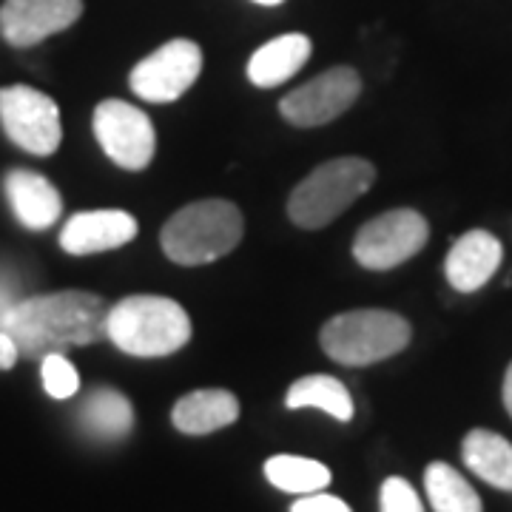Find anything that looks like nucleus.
Returning <instances> with one entry per match:
<instances>
[{
    "mask_svg": "<svg viewBox=\"0 0 512 512\" xmlns=\"http://www.w3.org/2000/svg\"><path fill=\"white\" fill-rule=\"evenodd\" d=\"M239 419V402L228 390H194L171 410L174 427L185 436H208Z\"/></svg>",
    "mask_w": 512,
    "mask_h": 512,
    "instance_id": "16",
    "label": "nucleus"
},
{
    "mask_svg": "<svg viewBox=\"0 0 512 512\" xmlns=\"http://www.w3.org/2000/svg\"><path fill=\"white\" fill-rule=\"evenodd\" d=\"M18 302H20L18 282H15L12 276L0 274V328H3L6 316H9V311H12Z\"/></svg>",
    "mask_w": 512,
    "mask_h": 512,
    "instance_id": "25",
    "label": "nucleus"
},
{
    "mask_svg": "<svg viewBox=\"0 0 512 512\" xmlns=\"http://www.w3.org/2000/svg\"><path fill=\"white\" fill-rule=\"evenodd\" d=\"M83 15V0H3L0 35L15 49H29L60 35Z\"/></svg>",
    "mask_w": 512,
    "mask_h": 512,
    "instance_id": "11",
    "label": "nucleus"
},
{
    "mask_svg": "<svg viewBox=\"0 0 512 512\" xmlns=\"http://www.w3.org/2000/svg\"><path fill=\"white\" fill-rule=\"evenodd\" d=\"M265 478L276 490L293 495L322 493L330 484V470L322 461L302 456H274L265 461Z\"/></svg>",
    "mask_w": 512,
    "mask_h": 512,
    "instance_id": "21",
    "label": "nucleus"
},
{
    "mask_svg": "<svg viewBox=\"0 0 512 512\" xmlns=\"http://www.w3.org/2000/svg\"><path fill=\"white\" fill-rule=\"evenodd\" d=\"M430 239V225L413 208H393L359 228L353 256L367 271H390L419 254Z\"/></svg>",
    "mask_w": 512,
    "mask_h": 512,
    "instance_id": "6",
    "label": "nucleus"
},
{
    "mask_svg": "<svg viewBox=\"0 0 512 512\" xmlns=\"http://www.w3.org/2000/svg\"><path fill=\"white\" fill-rule=\"evenodd\" d=\"M291 512H350V507L342 498H336V495L311 493L302 495L291 507Z\"/></svg>",
    "mask_w": 512,
    "mask_h": 512,
    "instance_id": "24",
    "label": "nucleus"
},
{
    "mask_svg": "<svg viewBox=\"0 0 512 512\" xmlns=\"http://www.w3.org/2000/svg\"><path fill=\"white\" fill-rule=\"evenodd\" d=\"M80 424L94 439H126L134 427V410L120 390L97 387L86 396V402L80 404Z\"/></svg>",
    "mask_w": 512,
    "mask_h": 512,
    "instance_id": "18",
    "label": "nucleus"
},
{
    "mask_svg": "<svg viewBox=\"0 0 512 512\" xmlns=\"http://www.w3.org/2000/svg\"><path fill=\"white\" fill-rule=\"evenodd\" d=\"M504 245L493 231L473 228L450 245L444 259V276L458 293H478L501 268Z\"/></svg>",
    "mask_w": 512,
    "mask_h": 512,
    "instance_id": "12",
    "label": "nucleus"
},
{
    "mask_svg": "<svg viewBox=\"0 0 512 512\" xmlns=\"http://www.w3.org/2000/svg\"><path fill=\"white\" fill-rule=\"evenodd\" d=\"M200 74L202 49L194 40L177 37L143 57L128 74V86L148 103H174L197 83Z\"/></svg>",
    "mask_w": 512,
    "mask_h": 512,
    "instance_id": "8",
    "label": "nucleus"
},
{
    "mask_svg": "<svg viewBox=\"0 0 512 512\" xmlns=\"http://www.w3.org/2000/svg\"><path fill=\"white\" fill-rule=\"evenodd\" d=\"M109 305L89 291H57L20 299L3 328L18 345L20 356L43 359L106 339Z\"/></svg>",
    "mask_w": 512,
    "mask_h": 512,
    "instance_id": "1",
    "label": "nucleus"
},
{
    "mask_svg": "<svg viewBox=\"0 0 512 512\" xmlns=\"http://www.w3.org/2000/svg\"><path fill=\"white\" fill-rule=\"evenodd\" d=\"M20 359L18 345L12 342V336L6 330H0V370H9L15 367V362Z\"/></svg>",
    "mask_w": 512,
    "mask_h": 512,
    "instance_id": "26",
    "label": "nucleus"
},
{
    "mask_svg": "<svg viewBox=\"0 0 512 512\" xmlns=\"http://www.w3.org/2000/svg\"><path fill=\"white\" fill-rule=\"evenodd\" d=\"M92 126L106 157L126 171H143L157 154V131L148 114L126 100H103L94 109Z\"/></svg>",
    "mask_w": 512,
    "mask_h": 512,
    "instance_id": "9",
    "label": "nucleus"
},
{
    "mask_svg": "<svg viewBox=\"0 0 512 512\" xmlns=\"http://www.w3.org/2000/svg\"><path fill=\"white\" fill-rule=\"evenodd\" d=\"M245 234V220L234 202L200 200L180 208L163 225L160 245L177 265H208L231 254Z\"/></svg>",
    "mask_w": 512,
    "mask_h": 512,
    "instance_id": "3",
    "label": "nucleus"
},
{
    "mask_svg": "<svg viewBox=\"0 0 512 512\" xmlns=\"http://www.w3.org/2000/svg\"><path fill=\"white\" fill-rule=\"evenodd\" d=\"M0 126L15 146L37 157L55 154L63 140L57 103L32 86L0 89Z\"/></svg>",
    "mask_w": 512,
    "mask_h": 512,
    "instance_id": "7",
    "label": "nucleus"
},
{
    "mask_svg": "<svg viewBox=\"0 0 512 512\" xmlns=\"http://www.w3.org/2000/svg\"><path fill=\"white\" fill-rule=\"evenodd\" d=\"M259 6H279V3H285V0H254Z\"/></svg>",
    "mask_w": 512,
    "mask_h": 512,
    "instance_id": "28",
    "label": "nucleus"
},
{
    "mask_svg": "<svg viewBox=\"0 0 512 512\" xmlns=\"http://www.w3.org/2000/svg\"><path fill=\"white\" fill-rule=\"evenodd\" d=\"M106 339L128 356H171L188 345L191 319L183 305L168 296L137 293L111 305Z\"/></svg>",
    "mask_w": 512,
    "mask_h": 512,
    "instance_id": "2",
    "label": "nucleus"
},
{
    "mask_svg": "<svg viewBox=\"0 0 512 512\" xmlns=\"http://www.w3.org/2000/svg\"><path fill=\"white\" fill-rule=\"evenodd\" d=\"M313 52V43L308 35H291L274 37L265 46H259L251 60H248V80L256 89H274L282 86L285 80H291L299 72Z\"/></svg>",
    "mask_w": 512,
    "mask_h": 512,
    "instance_id": "15",
    "label": "nucleus"
},
{
    "mask_svg": "<svg viewBox=\"0 0 512 512\" xmlns=\"http://www.w3.org/2000/svg\"><path fill=\"white\" fill-rule=\"evenodd\" d=\"M362 77L353 66H333L279 100V114L299 128L325 126L359 100Z\"/></svg>",
    "mask_w": 512,
    "mask_h": 512,
    "instance_id": "10",
    "label": "nucleus"
},
{
    "mask_svg": "<svg viewBox=\"0 0 512 512\" xmlns=\"http://www.w3.org/2000/svg\"><path fill=\"white\" fill-rule=\"evenodd\" d=\"M413 339L410 322L393 311H348L325 322L319 333L322 350L333 362L348 367H365L402 353Z\"/></svg>",
    "mask_w": 512,
    "mask_h": 512,
    "instance_id": "5",
    "label": "nucleus"
},
{
    "mask_svg": "<svg viewBox=\"0 0 512 512\" xmlns=\"http://www.w3.org/2000/svg\"><path fill=\"white\" fill-rule=\"evenodd\" d=\"M288 410H302V407H316L322 413H328L336 421L353 419V399H350L348 387L333 379V376H305L299 382L288 387L285 396Z\"/></svg>",
    "mask_w": 512,
    "mask_h": 512,
    "instance_id": "19",
    "label": "nucleus"
},
{
    "mask_svg": "<svg viewBox=\"0 0 512 512\" xmlns=\"http://www.w3.org/2000/svg\"><path fill=\"white\" fill-rule=\"evenodd\" d=\"M137 220L120 208H100V211H80L69 217L60 231V248L72 256H92L103 251L123 248L137 237Z\"/></svg>",
    "mask_w": 512,
    "mask_h": 512,
    "instance_id": "13",
    "label": "nucleus"
},
{
    "mask_svg": "<svg viewBox=\"0 0 512 512\" xmlns=\"http://www.w3.org/2000/svg\"><path fill=\"white\" fill-rule=\"evenodd\" d=\"M501 399H504V407H507V413L512 416V362L507 367V373H504V387H501Z\"/></svg>",
    "mask_w": 512,
    "mask_h": 512,
    "instance_id": "27",
    "label": "nucleus"
},
{
    "mask_svg": "<svg viewBox=\"0 0 512 512\" xmlns=\"http://www.w3.org/2000/svg\"><path fill=\"white\" fill-rule=\"evenodd\" d=\"M40 376H43V387L52 399H72L80 390V376L63 353L43 356L40 359Z\"/></svg>",
    "mask_w": 512,
    "mask_h": 512,
    "instance_id": "22",
    "label": "nucleus"
},
{
    "mask_svg": "<svg viewBox=\"0 0 512 512\" xmlns=\"http://www.w3.org/2000/svg\"><path fill=\"white\" fill-rule=\"evenodd\" d=\"M376 180V168L362 157H339L328 160L302 183L293 188L288 200V217L305 231H319L339 214H345L353 202L365 197Z\"/></svg>",
    "mask_w": 512,
    "mask_h": 512,
    "instance_id": "4",
    "label": "nucleus"
},
{
    "mask_svg": "<svg viewBox=\"0 0 512 512\" xmlns=\"http://www.w3.org/2000/svg\"><path fill=\"white\" fill-rule=\"evenodd\" d=\"M379 501H382V512H424L419 495L410 487V481H404L399 476L384 481Z\"/></svg>",
    "mask_w": 512,
    "mask_h": 512,
    "instance_id": "23",
    "label": "nucleus"
},
{
    "mask_svg": "<svg viewBox=\"0 0 512 512\" xmlns=\"http://www.w3.org/2000/svg\"><path fill=\"white\" fill-rule=\"evenodd\" d=\"M461 458L481 481L512 493V444L493 430H470L461 444Z\"/></svg>",
    "mask_w": 512,
    "mask_h": 512,
    "instance_id": "17",
    "label": "nucleus"
},
{
    "mask_svg": "<svg viewBox=\"0 0 512 512\" xmlns=\"http://www.w3.org/2000/svg\"><path fill=\"white\" fill-rule=\"evenodd\" d=\"M424 490L433 512H481L478 493L447 461H433L424 470Z\"/></svg>",
    "mask_w": 512,
    "mask_h": 512,
    "instance_id": "20",
    "label": "nucleus"
},
{
    "mask_svg": "<svg viewBox=\"0 0 512 512\" xmlns=\"http://www.w3.org/2000/svg\"><path fill=\"white\" fill-rule=\"evenodd\" d=\"M3 188H6V197H9L15 217L29 231H46L60 220L63 200H60L55 185L49 183L43 174L15 168V171L6 174Z\"/></svg>",
    "mask_w": 512,
    "mask_h": 512,
    "instance_id": "14",
    "label": "nucleus"
}]
</instances>
